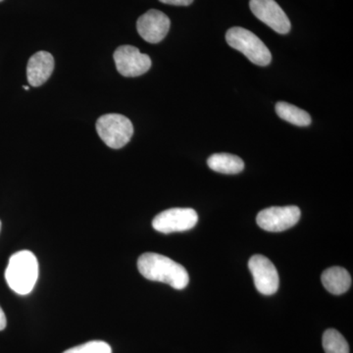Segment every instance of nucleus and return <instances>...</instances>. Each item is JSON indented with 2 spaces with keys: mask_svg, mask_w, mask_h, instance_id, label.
I'll return each mask as SVG.
<instances>
[{
  "mask_svg": "<svg viewBox=\"0 0 353 353\" xmlns=\"http://www.w3.org/2000/svg\"><path fill=\"white\" fill-rule=\"evenodd\" d=\"M139 273L145 279L164 283L173 289L183 290L190 282L189 273L185 267L164 255L146 252L138 260Z\"/></svg>",
  "mask_w": 353,
  "mask_h": 353,
  "instance_id": "f257e3e1",
  "label": "nucleus"
},
{
  "mask_svg": "<svg viewBox=\"0 0 353 353\" xmlns=\"http://www.w3.org/2000/svg\"><path fill=\"white\" fill-rule=\"evenodd\" d=\"M116 68L121 75L131 78L145 74L152 67V59L136 46H121L113 55Z\"/></svg>",
  "mask_w": 353,
  "mask_h": 353,
  "instance_id": "0eeeda50",
  "label": "nucleus"
},
{
  "mask_svg": "<svg viewBox=\"0 0 353 353\" xmlns=\"http://www.w3.org/2000/svg\"><path fill=\"white\" fill-rule=\"evenodd\" d=\"M254 285L260 294L271 296L276 294L280 285V278L275 265L263 255H253L248 261Z\"/></svg>",
  "mask_w": 353,
  "mask_h": 353,
  "instance_id": "6e6552de",
  "label": "nucleus"
},
{
  "mask_svg": "<svg viewBox=\"0 0 353 353\" xmlns=\"http://www.w3.org/2000/svg\"><path fill=\"white\" fill-rule=\"evenodd\" d=\"M0 231H1V221H0Z\"/></svg>",
  "mask_w": 353,
  "mask_h": 353,
  "instance_id": "aec40b11",
  "label": "nucleus"
},
{
  "mask_svg": "<svg viewBox=\"0 0 353 353\" xmlns=\"http://www.w3.org/2000/svg\"><path fill=\"white\" fill-rule=\"evenodd\" d=\"M208 164L211 170L228 175L241 173L245 169L243 159L229 153H216L211 155L208 158Z\"/></svg>",
  "mask_w": 353,
  "mask_h": 353,
  "instance_id": "ddd939ff",
  "label": "nucleus"
},
{
  "mask_svg": "<svg viewBox=\"0 0 353 353\" xmlns=\"http://www.w3.org/2000/svg\"><path fill=\"white\" fill-rule=\"evenodd\" d=\"M160 2L169 6H189L194 2V0H159Z\"/></svg>",
  "mask_w": 353,
  "mask_h": 353,
  "instance_id": "f3484780",
  "label": "nucleus"
},
{
  "mask_svg": "<svg viewBox=\"0 0 353 353\" xmlns=\"http://www.w3.org/2000/svg\"><path fill=\"white\" fill-rule=\"evenodd\" d=\"M3 1V0H0V2Z\"/></svg>",
  "mask_w": 353,
  "mask_h": 353,
  "instance_id": "412c9836",
  "label": "nucleus"
},
{
  "mask_svg": "<svg viewBox=\"0 0 353 353\" xmlns=\"http://www.w3.org/2000/svg\"><path fill=\"white\" fill-rule=\"evenodd\" d=\"M301 215V209L297 206H273L260 211L256 221L259 226L265 231L278 233L296 225Z\"/></svg>",
  "mask_w": 353,
  "mask_h": 353,
  "instance_id": "423d86ee",
  "label": "nucleus"
},
{
  "mask_svg": "<svg viewBox=\"0 0 353 353\" xmlns=\"http://www.w3.org/2000/svg\"><path fill=\"white\" fill-rule=\"evenodd\" d=\"M322 284L325 289L334 296L347 292L352 287V277L350 273L343 267H331L323 272Z\"/></svg>",
  "mask_w": 353,
  "mask_h": 353,
  "instance_id": "f8f14e48",
  "label": "nucleus"
},
{
  "mask_svg": "<svg viewBox=\"0 0 353 353\" xmlns=\"http://www.w3.org/2000/svg\"><path fill=\"white\" fill-rule=\"evenodd\" d=\"M250 7L253 15L274 31L281 34L290 31V19L275 0H250Z\"/></svg>",
  "mask_w": 353,
  "mask_h": 353,
  "instance_id": "1a4fd4ad",
  "label": "nucleus"
},
{
  "mask_svg": "<svg viewBox=\"0 0 353 353\" xmlns=\"http://www.w3.org/2000/svg\"><path fill=\"white\" fill-rule=\"evenodd\" d=\"M39 263L36 255L29 250H21L10 257L6 271L7 284L16 294L25 296L36 285Z\"/></svg>",
  "mask_w": 353,
  "mask_h": 353,
  "instance_id": "f03ea898",
  "label": "nucleus"
},
{
  "mask_svg": "<svg viewBox=\"0 0 353 353\" xmlns=\"http://www.w3.org/2000/svg\"><path fill=\"white\" fill-rule=\"evenodd\" d=\"M63 353H112V348L105 341H92L70 348Z\"/></svg>",
  "mask_w": 353,
  "mask_h": 353,
  "instance_id": "dca6fc26",
  "label": "nucleus"
},
{
  "mask_svg": "<svg viewBox=\"0 0 353 353\" xmlns=\"http://www.w3.org/2000/svg\"><path fill=\"white\" fill-rule=\"evenodd\" d=\"M7 324L6 316L4 314L3 310L0 307V331H3L6 329Z\"/></svg>",
  "mask_w": 353,
  "mask_h": 353,
  "instance_id": "a211bd4d",
  "label": "nucleus"
},
{
  "mask_svg": "<svg viewBox=\"0 0 353 353\" xmlns=\"http://www.w3.org/2000/svg\"><path fill=\"white\" fill-rule=\"evenodd\" d=\"M170 26L168 16L155 9L141 15L137 22L139 36L150 43H158L163 41L170 30Z\"/></svg>",
  "mask_w": 353,
  "mask_h": 353,
  "instance_id": "9d476101",
  "label": "nucleus"
},
{
  "mask_svg": "<svg viewBox=\"0 0 353 353\" xmlns=\"http://www.w3.org/2000/svg\"><path fill=\"white\" fill-rule=\"evenodd\" d=\"M23 88L26 90H30V87H27V85H23Z\"/></svg>",
  "mask_w": 353,
  "mask_h": 353,
  "instance_id": "6ab92c4d",
  "label": "nucleus"
},
{
  "mask_svg": "<svg viewBox=\"0 0 353 353\" xmlns=\"http://www.w3.org/2000/svg\"><path fill=\"white\" fill-rule=\"evenodd\" d=\"M54 70V58L50 52L39 51L30 58L27 65L28 82L32 87H39L50 78Z\"/></svg>",
  "mask_w": 353,
  "mask_h": 353,
  "instance_id": "9b49d317",
  "label": "nucleus"
},
{
  "mask_svg": "<svg viewBox=\"0 0 353 353\" xmlns=\"http://www.w3.org/2000/svg\"><path fill=\"white\" fill-rule=\"evenodd\" d=\"M276 113L281 119L299 127H307L312 121L311 116L303 109L285 101H280L276 104Z\"/></svg>",
  "mask_w": 353,
  "mask_h": 353,
  "instance_id": "4468645a",
  "label": "nucleus"
},
{
  "mask_svg": "<svg viewBox=\"0 0 353 353\" xmlns=\"http://www.w3.org/2000/svg\"><path fill=\"white\" fill-rule=\"evenodd\" d=\"M322 343L326 353H350L347 340L336 330H326L323 334Z\"/></svg>",
  "mask_w": 353,
  "mask_h": 353,
  "instance_id": "2eb2a0df",
  "label": "nucleus"
},
{
  "mask_svg": "<svg viewBox=\"0 0 353 353\" xmlns=\"http://www.w3.org/2000/svg\"><path fill=\"white\" fill-rule=\"evenodd\" d=\"M97 134L106 145L119 150L131 141L134 126L131 120L121 114H105L97 121Z\"/></svg>",
  "mask_w": 353,
  "mask_h": 353,
  "instance_id": "20e7f679",
  "label": "nucleus"
},
{
  "mask_svg": "<svg viewBox=\"0 0 353 353\" xmlns=\"http://www.w3.org/2000/svg\"><path fill=\"white\" fill-rule=\"evenodd\" d=\"M226 41L231 48L245 54L253 64L267 66L271 63L270 50L252 32L241 27L231 28L227 32Z\"/></svg>",
  "mask_w": 353,
  "mask_h": 353,
  "instance_id": "7ed1b4c3",
  "label": "nucleus"
},
{
  "mask_svg": "<svg viewBox=\"0 0 353 353\" xmlns=\"http://www.w3.org/2000/svg\"><path fill=\"white\" fill-rule=\"evenodd\" d=\"M199 222V215L192 208H171L155 216L152 227L162 234L189 231Z\"/></svg>",
  "mask_w": 353,
  "mask_h": 353,
  "instance_id": "39448f33",
  "label": "nucleus"
}]
</instances>
